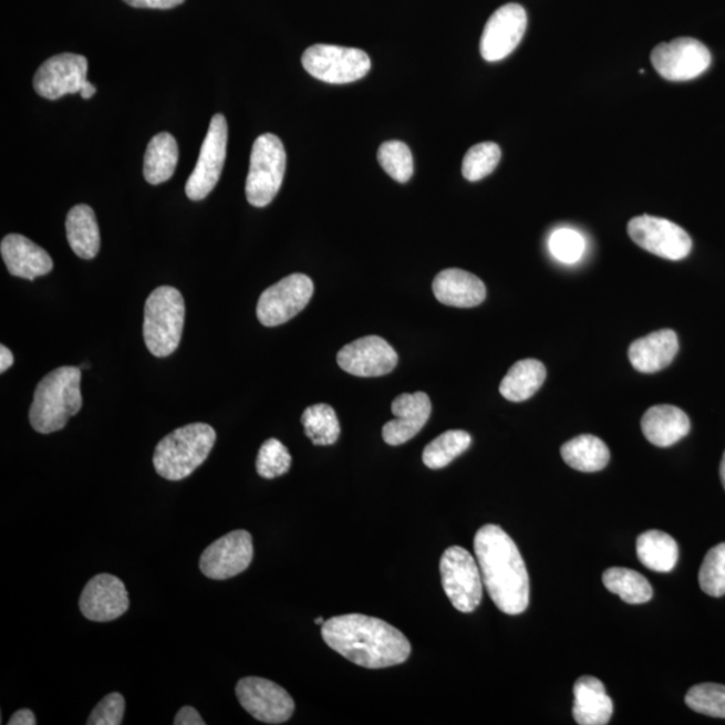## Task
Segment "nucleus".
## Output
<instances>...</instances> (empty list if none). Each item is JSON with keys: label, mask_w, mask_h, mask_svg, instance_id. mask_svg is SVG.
Wrapping results in <instances>:
<instances>
[{"label": "nucleus", "mask_w": 725, "mask_h": 725, "mask_svg": "<svg viewBox=\"0 0 725 725\" xmlns=\"http://www.w3.org/2000/svg\"><path fill=\"white\" fill-rule=\"evenodd\" d=\"M321 635L332 651L367 670L403 664L412 653L401 630L363 614L333 617L321 625Z\"/></svg>", "instance_id": "1"}, {"label": "nucleus", "mask_w": 725, "mask_h": 725, "mask_svg": "<svg viewBox=\"0 0 725 725\" xmlns=\"http://www.w3.org/2000/svg\"><path fill=\"white\" fill-rule=\"evenodd\" d=\"M475 552L483 582L503 613H525L529 604V577L519 548L499 526L478 529Z\"/></svg>", "instance_id": "2"}, {"label": "nucleus", "mask_w": 725, "mask_h": 725, "mask_svg": "<svg viewBox=\"0 0 725 725\" xmlns=\"http://www.w3.org/2000/svg\"><path fill=\"white\" fill-rule=\"evenodd\" d=\"M81 369H56L38 383L33 405L30 407V424L41 434L62 431L68 421L82 407Z\"/></svg>", "instance_id": "3"}, {"label": "nucleus", "mask_w": 725, "mask_h": 725, "mask_svg": "<svg viewBox=\"0 0 725 725\" xmlns=\"http://www.w3.org/2000/svg\"><path fill=\"white\" fill-rule=\"evenodd\" d=\"M216 441V431L207 424L176 428L156 446L154 466L157 475L168 481L185 480L210 456Z\"/></svg>", "instance_id": "4"}, {"label": "nucleus", "mask_w": 725, "mask_h": 725, "mask_svg": "<svg viewBox=\"0 0 725 725\" xmlns=\"http://www.w3.org/2000/svg\"><path fill=\"white\" fill-rule=\"evenodd\" d=\"M185 300L178 289L159 287L144 307V342L151 354L166 358L178 350L185 327Z\"/></svg>", "instance_id": "5"}, {"label": "nucleus", "mask_w": 725, "mask_h": 725, "mask_svg": "<svg viewBox=\"0 0 725 725\" xmlns=\"http://www.w3.org/2000/svg\"><path fill=\"white\" fill-rule=\"evenodd\" d=\"M287 172V153L280 137L258 136L251 149L250 168L246 179V198L251 206L265 207L279 194Z\"/></svg>", "instance_id": "6"}, {"label": "nucleus", "mask_w": 725, "mask_h": 725, "mask_svg": "<svg viewBox=\"0 0 725 725\" xmlns=\"http://www.w3.org/2000/svg\"><path fill=\"white\" fill-rule=\"evenodd\" d=\"M441 582L454 608L472 613L480 607L483 577L477 559L463 547L447 548L439 562Z\"/></svg>", "instance_id": "7"}, {"label": "nucleus", "mask_w": 725, "mask_h": 725, "mask_svg": "<svg viewBox=\"0 0 725 725\" xmlns=\"http://www.w3.org/2000/svg\"><path fill=\"white\" fill-rule=\"evenodd\" d=\"M305 71L328 84H350L367 75L371 60L361 49L313 45L302 54Z\"/></svg>", "instance_id": "8"}, {"label": "nucleus", "mask_w": 725, "mask_h": 725, "mask_svg": "<svg viewBox=\"0 0 725 725\" xmlns=\"http://www.w3.org/2000/svg\"><path fill=\"white\" fill-rule=\"evenodd\" d=\"M652 65L662 79L690 81L707 72L712 55L703 42L691 37L676 38L653 49Z\"/></svg>", "instance_id": "9"}, {"label": "nucleus", "mask_w": 725, "mask_h": 725, "mask_svg": "<svg viewBox=\"0 0 725 725\" xmlns=\"http://www.w3.org/2000/svg\"><path fill=\"white\" fill-rule=\"evenodd\" d=\"M313 281L296 273L265 290L257 304V318L265 327L288 323L304 309L313 296Z\"/></svg>", "instance_id": "10"}, {"label": "nucleus", "mask_w": 725, "mask_h": 725, "mask_svg": "<svg viewBox=\"0 0 725 725\" xmlns=\"http://www.w3.org/2000/svg\"><path fill=\"white\" fill-rule=\"evenodd\" d=\"M629 237L640 248L665 260L680 261L688 257L692 250V239L683 227L671 220L640 216L630 220Z\"/></svg>", "instance_id": "11"}, {"label": "nucleus", "mask_w": 725, "mask_h": 725, "mask_svg": "<svg viewBox=\"0 0 725 725\" xmlns=\"http://www.w3.org/2000/svg\"><path fill=\"white\" fill-rule=\"evenodd\" d=\"M236 695L239 704L258 722L282 724L292 717V696L273 681L261 677H245L238 681Z\"/></svg>", "instance_id": "12"}, {"label": "nucleus", "mask_w": 725, "mask_h": 725, "mask_svg": "<svg viewBox=\"0 0 725 725\" xmlns=\"http://www.w3.org/2000/svg\"><path fill=\"white\" fill-rule=\"evenodd\" d=\"M227 136L226 118L218 113L211 118L197 166L186 183V195L191 200L205 199L217 186L226 160Z\"/></svg>", "instance_id": "13"}, {"label": "nucleus", "mask_w": 725, "mask_h": 725, "mask_svg": "<svg viewBox=\"0 0 725 725\" xmlns=\"http://www.w3.org/2000/svg\"><path fill=\"white\" fill-rule=\"evenodd\" d=\"M253 557V538L248 531L237 529L206 548L199 560V569L205 577L214 580L230 579L248 570Z\"/></svg>", "instance_id": "14"}, {"label": "nucleus", "mask_w": 725, "mask_h": 725, "mask_svg": "<svg viewBox=\"0 0 725 725\" xmlns=\"http://www.w3.org/2000/svg\"><path fill=\"white\" fill-rule=\"evenodd\" d=\"M527 12L522 6L508 3L488 19L481 35L480 52L488 62H497L515 52L527 30Z\"/></svg>", "instance_id": "15"}, {"label": "nucleus", "mask_w": 725, "mask_h": 725, "mask_svg": "<svg viewBox=\"0 0 725 725\" xmlns=\"http://www.w3.org/2000/svg\"><path fill=\"white\" fill-rule=\"evenodd\" d=\"M87 60L84 55L64 53L52 56L38 69L34 90L41 97L59 100L81 93L87 84Z\"/></svg>", "instance_id": "16"}, {"label": "nucleus", "mask_w": 725, "mask_h": 725, "mask_svg": "<svg viewBox=\"0 0 725 725\" xmlns=\"http://www.w3.org/2000/svg\"><path fill=\"white\" fill-rule=\"evenodd\" d=\"M338 364L351 375L376 377L394 371L398 364V355L386 340L365 336L344 345L339 351Z\"/></svg>", "instance_id": "17"}, {"label": "nucleus", "mask_w": 725, "mask_h": 725, "mask_svg": "<svg viewBox=\"0 0 725 725\" xmlns=\"http://www.w3.org/2000/svg\"><path fill=\"white\" fill-rule=\"evenodd\" d=\"M128 591L123 580L111 573H99L86 583L80 597V610L86 620L110 622L127 613Z\"/></svg>", "instance_id": "18"}, {"label": "nucleus", "mask_w": 725, "mask_h": 725, "mask_svg": "<svg viewBox=\"0 0 725 725\" xmlns=\"http://www.w3.org/2000/svg\"><path fill=\"white\" fill-rule=\"evenodd\" d=\"M391 412L396 418L383 426V439L391 446H400L414 438L427 424L432 402L425 393L402 394L394 400Z\"/></svg>", "instance_id": "19"}, {"label": "nucleus", "mask_w": 725, "mask_h": 725, "mask_svg": "<svg viewBox=\"0 0 725 725\" xmlns=\"http://www.w3.org/2000/svg\"><path fill=\"white\" fill-rule=\"evenodd\" d=\"M6 267L11 276L33 281L53 270V260L46 250L21 235H9L0 245Z\"/></svg>", "instance_id": "20"}, {"label": "nucleus", "mask_w": 725, "mask_h": 725, "mask_svg": "<svg viewBox=\"0 0 725 725\" xmlns=\"http://www.w3.org/2000/svg\"><path fill=\"white\" fill-rule=\"evenodd\" d=\"M433 293L447 307L475 308L487 298V288L477 276L452 268L435 276Z\"/></svg>", "instance_id": "21"}, {"label": "nucleus", "mask_w": 725, "mask_h": 725, "mask_svg": "<svg viewBox=\"0 0 725 725\" xmlns=\"http://www.w3.org/2000/svg\"><path fill=\"white\" fill-rule=\"evenodd\" d=\"M679 352V338L672 330H661L635 340L630 345L629 359L642 374H654L670 365Z\"/></svg>", "instance_id": "22"}, {"label": "nucleus", "mask_w": 725, "mask_h": 725, "mask_svg": "<svg viewBox=\"0 0 725 725\" xmlns=\"http://www.w3.org/2000/svg\"><path fill=\"white\" fill-rule=\"evenodd\" d=\"M572 715L579 725H604L613 716V700L601 680L583 676L573 685Z\"/></svg>", "instance_id": "23"}, {"label": "nucleus", "mask_w": 725, "mask_h": 725, "mask_svg": "<svg viewBox=\"0 0 725 725\" xmlns=\"http://www.w3.org/2000/svg\"><path fill=\"white\" fill-rule=\"evenodd\" d=\"M642 433L649 443L670 447L691 432V421L683 410L672 405H659L648 410L641 421Z\"/></svg>", "instance_id": "24"}, {"label": "nucleus", "mask_w": 725, "mask_h": 725, "mask_svg": "<svg viewBox=\"0 0 725 725\" xmlns=\"http://www.w3.org/2000/svg\"><path fill=\"white\" fill-rule=\"evenodd\" d=\"M66 237L82 260H92L100 251L101 238L96 214L86 205L74 206L66 218Z\"/></svg>", "instance_id": "25"}, {"label": "nucleus", "mask_w": 725, "mask_h": 725, "mask_svg": "<svg viewBox=\"0 0 725 725\" xmlns=\"http://www.w3.org/2000/svg\"><path fill=\"white\" fill-rule=\"evenodd\" d=\"M547 377L545 364L525 359L510 367L500 384V393L510 402H525L538 393Z\"/></svg>", "instance_id": "26"}, {"label": "nucleus", "mask_w": 725, "mask_h": 725, "mask_svg": "<svg viewBox=\"0 0 725 725\" xmlns=\"http://www.w3.org/2000/svg\"><path fill=\"white\" fill-rule=\"evenodd\" d=\"M179 160V148L167 132L151 138L144 156V178L149 185H160L173 178Z\"/></svg>", "instance_id": "27"}, {"label": "nucleus", "mask_w": 725, "mask_h": 725, "mask_svg": "<svg viewBox=\"0 0 725 725\" xmlns=\"http://www.w3.org/2000/svg\"><path fill=\"white\" fill-rule=\"evenodd\" d=\"M565 463L572 469L594 473L607 468L610 450L607 444L595 435L583 434L566 443L560 449Z\"/></svg>", "instance_id": "28"}, {"label": "nucleus", "mask_w": 725, "mask_h": 725, "mask_svg": "<svg viewBox=\"0 0 725 725\" xmlns=\"http://www.w3.org/2000/svg\"><path fill=\"white\" fill-rule=\"evenodd\" d=\"M636 557L649 570L671 572L677 565L679 547L671 535L653 529L636 539Z\"/></svg>", "instance_id": "29"}, {"label": "nucleus", "mask_w": 725, "mask_h": 725, "mask_svg": "<svg viewBox=\"0 0 725 725\" xmlns=\"http://www.w3.org/2000/svg\"><path fill=\"white\" fill-rule=\"evenodd\" d=\"M603 584L610 592L617 594L623 602L641 604L651 601L653 588L640 572L622 567H613L603 572Z\"/></svg>", "instance_id": "30"}, {"label": "nucleus", "mask_w": 725, "mask_h": 725, "mask_svg": "<svg viewBox=\"0 0 725 725\" xmlns=\"http://www.w3.org/2000/svg\"><path fill=\"white\" fill-rule=\"evenodd\" d=\"M301 424L313 445H333L340 437V424L335 410L324 403L308 407L302 413Z\"/></svg>", "instance_id": "31"}, {"label": "nucleus", "mask_w": 725, "mask_h": 725, "mask_svg": "<svg viewBox=\"0 0 725 725\" xmlns=\"http://www.w3.org/2000/svg\"><path fill=\"white\" fill-rule=\"evenodd\" d=\"M472 437L464 431H449L441 434L425 447L424 464L427 468L437 470L454 462L458 456L469 449Z\"/></svg>", "instance_id": "32"}, {"label": "nucleus", "mask_w": 725, "mask_h": 725, "mask_svg": "<svg viewBox=\"0 0 725 725\" xmlns=\"http://www.w3.org/2000/svg\"><path fill=\"white\" fill-rule=\"evenodd\" d=\"M501 160V149L496 143L473 145L463 162V175L466 180L478 182L495 172Z\"/></svg>", "instance_id": "33"}, {"label": "nucleus", "mask_w": 725, "mask_h": 725, "mask_svg": "<svg viewBox=\"0 0 725 725\" xmlns=\"http://www.w3.org/2000/svg\"><path fill=\"white\" fill-rule=\"evenodd\" d=\"M377 160L391 178L398 183H406L414 174L412 151L405 143L391 141L383 143L377 151Z\"/></svg>", "instance_id": "34"}, {"label": "nucleus", "mask_w": 725, "mask_h": 725, "mask_svg": "<svg viewBox=\"0 0 725 725\" xmlns=\"http://www.w3.org/2000/svg\"><path fill=\"white\" fill-rule=\"evenodd\" d=\"M700 588L710 597L725 594V543L711 548L698 572Z\"/></svg>", "instance_id": "35"}, {"label": "nucleus", "mask_w": 725, "mask_h": 725, "mask_svg": "<svg viewBox=\"0 0 725 725\" xmlns=\"http://www.w3.org/2000/svg\"><path fill=\"white\" fill-rule=\"evenodd\" d=\"M685 703L697 714L725 718V685H695L686 693Z\"/></svg>", "instance_id": "36"}, {"label": "nucleus", "mask_w": 725, "mask_h": 725, "mask_svg": "<svg viewBox=\"0 0 725 725\" xmlns=\"http://www.w3.org/2000/svg\"><path fill=\"white\" fill-rule=\"evenodd\" d=\"M290 465H292V457H290L287 446L279 439H268L258 452L257 473L267 480L286 475Z\"/></svg>", "instance_id": "37"}, {"label": "nucleus", "mask_w": 725, "mask_h": 725, "mask_svg": "<svg viewBox=\"0 0 725 725\" xmlns=\"http://www.w3.org/2000/svg\"><path fill=\"white\" fill-rule=\"evenodd\" d=\"M551 255L563 263H576L582 258L586 242L582 235L572 229L555 230L548 241Z\"/></svg>", "instance_id": "38"}, {"label": "nucleus", "mask_w": 725, "mask_h": 725, "mask_svg": "<svg viewBox=\"0 0 725 725\" xmlns=\"http://www.w3.org/2000/svg\"><path fill=\"white\" fill-rule=\"evenodd\" d=\"M125 712V700L120 693L113 692L106 695L94 707L87 725H120L123 723Z\"/></svg>", "instance_id": "39"}, {"label": "nucleus", "mask_w": 725, "mask_h": 725, "mask_svg": "<svg viewBox=\"0 0 725 725\" xmlns=\"http://www.w3.org/2000/svg\"><path fill=\"white\" fill-rule=\"evenodd\" d=\"M124 2L136 9L168 10L182 4L185 0H124Z\"/></svg>", "instance_id": "40"}, {"label": "nucleus", "mask_w": 725, "mask_h": 725, "mask_svg": "<svg viewBox=\"0 0 725 725\" xmlns=\"http://www.w3.org/2000/svg\"><path fill=\"white\" fill-rule=\"evenodd\" d=\"M175 725H205L204 718L193 707H183L175 716Z\"/></svg>", "instance_id": "41"}, {"label": "nucleus", "mask_w": 725, "mask_h": 725, "mask_svg": "<svg viewBox=\"0 0 725 725\" xmlns=\"http://www.w3.org/2000/svg\"><path fill=\"white\" fill-rule=\"evenodd\" d=\"M9 725H35L37 718L30 710H19L11 716Z\"/></svg>", "instance_id": "42"}, {"label": "nucleus", "mask_w": 725, "mask_h": 725, "mask_svg": "<svg viewBox=\"0 0 725 725\" xmlns=\"http://www.w3.org/2000/svg\"><path fill=\"white\" fill-rule=\"evenodd\" d=\"M12 364H14V356H12L8 346L2 344V346H0V372L3 374V372L8 371Z\"/></svg>", "instance_id": "43"}, {"label": "nucleus", "mask_w": 725, "mask_h": 725, "mask_svg": "<svg viewBox=\"0 0 725 725\" xmlns=\"http://www.w3.org/2000/svg\"><path fill=\"white\" fill-rule=\"evenodd\" d=\"M94 94H96V87H94L91 82H87L84 90L81 91V97L87 100L92 99Z\"/></svg>", "instance_id": "44"}, {"label": "nucleus", "mask_w": 725, "mask_h": 725, "mask_svg": "<svg viewBox=\"0 0 725 725\" xmlns=\"http://www.w3.org/2000/svg\"><path fill=\"white\" fill-rule=\"evenodd\" d=\"M721 478H722L723 487L725 489V452L723 454V459L721 464Z\"/></svg>", "instance_id": "45"}, {"label": "nucleus", "mask_w": 725, "mask_h": 725, "mask_svg": "<svg viewBox=\"0 0 725 725\" xmlns=\"http://www.w3.org/2000/svg\"><path fill=\"white\" fill-rule=\"evenodd\" d=\"M314 622H317V625H323V623L325 621H324V618L319 617V618H317V620H314Z\"/></svg>", "instance_id": "46"}]
</instances>
